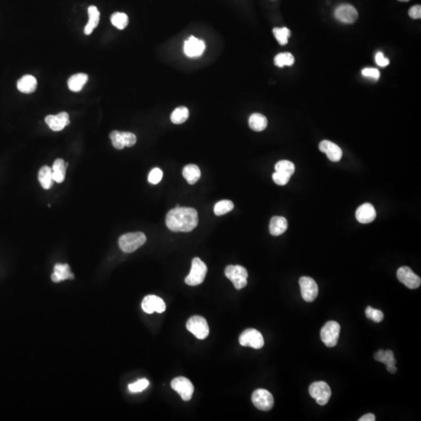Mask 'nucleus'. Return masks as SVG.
Listing matches in <instances>:
<instances>
[{"mask_svg": "<svg viewBox=\"0 0 421 421\" xmlns=\"http://www.w3.org/2000/svg\"><path fill=\"white\" fill-rule=\"evenodd\" d=\"M165 223L171 231H192L198 224V215L192 207H176L166 215Z\"/></svg>", "mask_w": 421, "mask_h": 421, "instance_id": "nucleus-1", "label": "nucleus"}, {"mask_svg": "<svg viewBox=\"0 0 421 421\" xmlns=\"http://www.w3.org/2000/svg\"><path fill=\"white\" fill-rule=\"evenodd\" d=\"M146 240V236L141 232L127 233L119 237V247L124 253H133L145 244Z\"/></svg>", "mask_w": 421, "mask_h": 421, "instance_id": "nucleus-2", "label": "nucleus"}, {"mask_svg": "<svg viewBox=\"0 0 421 421\" xmlns=\"http://www.w3.org/2000/svg\"><path fill=\"white\" fill-rule=\"evenodd\" d=\"M207 272V268L204 262L199 258H194L190 274L185 279L186 284L191 286L200 285L204 282Z\"/></svg>", "mask_w": 421, "mask_h": 421, "instance_id": "nucleus-3", "label": "nucleus"}, {"mask_svg": "<svg viewBox=\"0 0 421 421\" xmlns=\"http://www.w3.org/2000/svg\"><path fill=\"white\" fill-rule=\"evenodd\" d=\"M225 275L233 282L236 289H241L247 285L248 272L240 265H229L225 270Z\"/></svg>", "mask_w": 421, "mask_h": 421, "instance_id": "nucleus-4", "label": "nucleus"}, {"mask_svg": "<svg viewBox=\"0 0 421 421\" xmlns=\"http://www.w3.org/2000/svg\"><path fill=\"white\" fill-rule=\"evenodd\" d=\"M309 393L318 405L324 406L331 398V390L326 382H315L310 386Z\"/></svg>", "mask_w": 421, "mask_h": 421, "instance_id": "nucleus-5", "label": "nucleus"}, {"mask_svg": "<svg viewBox=\"0 0 421 421\" xmlns=\"http://www.w3.org/2000/svg\"><path fill=\"white\" fill-rule=\"evenodd\" d=\"M340 325L336 321H331L324 324L321 330V339L328 347L337 345L340 336Z\"/></svg>", "mask_w": 421, "mask_h": 421, "instance_id": "nucleus-6", "label": "nucleus"}, {"mask_svg": "<svg viewBox=\"0 0 421 421\" xmlns=\"http://www.w3.org/2000/svg\"><path fill=\"white\" fill-rule=\"evenodd\" d=\"M240 344L243 347H251L255 350H259L264 347L265 341L262 333L254 328L246 329L240 335Z\"/></svg>", "mask_w": 421, "mask_h": 421, "instance_id": "nucleus-7", "label": "nucleus"}, {"mask_svg": "<svg viewBox=\"0 0 421 421\" xmlns=\"http://www.w3.org/2000/svg\"><path fill=\"white\" fill-rule=\"evenodd\" d=\"M187 328L198 340H204L209 334V327L207 321L200 316H194L187 323Z\"/></svg>", "mask_w": 421, "mask_h": 421, "instance_id": "nucleus-8", "label": "nucleus"}, {"mask_svg": "<svg viewBox=\"0 0 421 421\" xmlns=\"http://www.w3.org/2000/svg\"><path fill=\"white\" fill-rule=\"evenodd\" d=\"M252 402L255 407L262 411H269L273 408L274 398L266 389H258L253 392Z\"/></svg>", "mask_w": 421, "mask_h": 421, "instance_id": "nucleus-9", "label": "nucleus"}, {"mask_svg": "<svg viewBox=\"0 0 421 421\" xmlns=\"http://www.w3.org/2000/svg\"><path fill=\"white\" fill-rule=\"evenodd\" d=\"M301 295L306 302H313L318 295V284L311 277L303 276L299 280Z\"/></svg>", "mask_w": 421, "mask_h": 421, "instance_id": "nucleus-10", "label": "nucleus"}, {"mask_svg": "<svg viewBox=\"0 0 421 421\" xmlns=\"http://www.w3.org/2000/svg\"><path fill=\"white\" fill-rule=\"evenodd\" d=\"M171 387L178 392L183 400L189 401L192 398L194 391V386L187 377H176L172 381Z\"/></svg>", "mask_w": 421, "mask_h": 421, "instance_id": "nucleus-11", "label": "nucleus"}, {"mask_svg": "<svg viewBox=\"0 0 421 421\" xmlns=\"http://www.w3.org/2000/svg\"><path fill=\"white\" fill-rule=\"evenodd\" d=\"M397 278L399 282L404 284L409 289H417L420 285L421 279L409 267H401L397 271Z\"/></svg>", "mask_w": 421, "mask_h": 421, "instance_id": "nucleus-12", "label": "nucleus"}, {"mask_svg": "<svg viewBox=\"0 0 421 421\" xmlns=\"http://www.w3.org/2000/svg\"><path fill=\"white\" fill-rule=\"evenodd\" d=\"M334 17L344 24H353L358 19L357 9L350 4L339 6L334 11Z\"/></svg>", "mask_w": 421, "mask_h": 421, "instance_id": "nucleus-13", "label": "nucleus"}, {"mask_svg": "<svg viewBox=\"0 0 421 421\" xmlns=\"http://www.w3.org/2000/svg\"><path fill=\"white\" fill-rule=\"evenodd\" d=\"M141 308L147 314H152L154 312H164L166 307L163 300L157 296L148 295L143 300Z\"/></svg>", "mask_w": 421, "mask_h": 421, "instance_id": "nucleus-14", "label": "nucleus"}, {"mask_svg": "<svg viewBox=\"0 0 421 421\" xmlns=\"http://www.w3.org/2000/svg\"><path fill=\"white\" fill-rule=\"evenodd\" d=\"M46 124L53 131H61L70 124V116L66 112H62L56 116L50 115L45 119Z\"/></svg>", "mask_w": 421, "mask_h": 421, "instance_id": "nucleus-15", "label": "nucleus"}, {"mask_svg": "<svg viewBox=\"0 0 421 421\" xmlns=\"http://www.w3.org/2000/svg\"><path fill=\"white\" fill-rule=\"evenodd\" d=\"M205 50V44L194 36H190L184 44V53L189 57H197L202 55Z\"/></svg>", "mask_w": 421, "mask_h": 421, "instance_id": "nucleus-16", "label": "nucleus"}, {"mask_svg": "<svg viewBox=\"0 0 421 421\" xmlns=\"http://www.w3.org/2000/svg\"><path fill=\"white\" fill-rule=\"evenodd\" d=\"M319 149L321 152L326 154L330 161H334V162L340 161L343 156V151L341 148L328 140H324L320 143Z\"/></svg>", "mask_w": 421, "mask_h": 421, "instance_id": "nucleus-17", "label": "nucleus"}, {"mask_svg": "<svg viewBox=\"0 0 421 421\" xmlns=\"http://www.w3.org/2000/svg\"><path fill=\"white\" fill-rule=\"evenodd\" d=\"M376 210L374 206L370 203L362 204L356 210V218L359 223L367 224L374 221L375 219Z\"/></svg>", "mask_w": 421, "mask_h": 421, "instance_id": "nucleus-18", "label": "nucleus"}, {"mask_svg": "<svg viewBox=\"0 0 421 421\" xmlns=\"http://www.w3.org/2000/svg\"><path fill=\"white\" fill-rule=\"evenodd\" d=\"M374 357L377 361L386 364L388 371L392 374H395L397 371V368L396 367L397 361L395 359L394 353L392 350H388L385 351L383 350H379L374 354Z\"/></svg>", "mask_w": 421, "mask_h": 421, "instance_id": "nucleus-19", "label": "nucleus"}, {"mask_svg": "<svg viewBox=\"0 0 421 421\" xmlns=\"http://www.w3.org/2000/svg\"><path fill=\"white\" fill-rule=\"evenodd\" d=\"M51 278L53 282H60L66 279H73L74 275L70 272V266L67 264H56Z\"/></svg>", "mask_w": 421, "mask_h": 421, "instance_id": "nucleus-20", "label": "nucleus"}, {"mask_svg": "<svg viewBox=\"0 0 421 421\" xmlns=\"http://www.w3.org/2000/svg\"><path fill=\"white\" fill-rule=\"evenodd\" d=\"M17 89L24 94H31L37 89V82L34 76L24 75L17 81Z\"/></svg>", "mask_w": 421, "mask_h": 421, "instance_id": "nucleus-21", "label": "nucleus"}, {"mask_svg": "<svg viewBox=\"0 0 421 421\" xmlns=\"http://www.w3.org/2000/svg\"><path fill=\"white\" fill-rule=\"evenodd\" d=\"M288 228V223L285 218L282 216H274L269 225V231L272 236H278L283 234Z\"/></svg>", "mask_w": 421, "mask_h": 421, "instance_id": "nucleus-22", "label": "nucleus"}, {"mask_svg": "<svg viewBox=\"0 0 421 421\" xmlns=\"http://www.w3.org/2000/svg\"><path fill=\"white\" fill-rule=\"evenodd\" d=\"M89 21L87 25L85 26V34L89 35L93 32L94 30L99 25L100 21V12L97 7L95 6H91L89 7Z\"/></svg>", "mask_w": 421, "mask_h": 421, "instance_id": "nucleus-23", "label": "nucleus"}, {"mask_svg": "<svg viewBox=\"0 0 421 421\" xmlns=\"http://www.w3.org/2000/svg\"><path fill=\"white\" fill-rule=\"evenodd\" d=\"M89 76L86 73H79L70 76L68 80V88L73 92H80L87 83Z\"/></svg>", "mask_w": 421, "mask_h": 421, "instance_id": "nucleus-24", "label": "nucleus"}, {"mask_svg": "<svg viewBox=\"0 0 421 421\" xmlns=\"http://www.w3.org/2000/svg\"><path fill=\"white\" fill-rule=\"evenodd\" d=\"M38 180L41 187L46 190H50L53 187L54 184V180L53 178V170L50 167L45 165L41 167L38 174Z\"/></svg>", "mask_w": 421, "mask_h": 421, "instance_id": "nucleus-25", "label": "nucleus"}, {"mask_svg": "<svg viewBox=\"0 0 421 421\" xmlns=\"http://www.w3.org/2000/svg\"><path fill=\"white\" fill-rule=\"evenodd\" d=\"M183 175L190 185H194L200 178V170L194 164L186 165L183 170Z\"/></svg>", "mask_w": 421, "mask_h": 421, "instance_id": "nucleus-26", "label": "nucleus"}, {"mask_svg": "<svg viewBox=\"0 0 421 421\" xmlns=\"http://www.w3.org/2000/svg\"><path fill=\"white\" fill-rule=\"evenodd\" d=\"M249 126L253 131L261 132L268 126V119L262 114H252L249 118Z\"/></svg>", "mask_w": 421, "mask_h": 421, "instance_id": "nucleus-27", "label": "nucleus"}, {"mask_svg": "<svg viewBox=\"0 0 421 421\" xmlns=\"http://www.w3.org/2000/svg\"><path fill=\"white\" fill-rule=\"evenodd\" d=\"M52 170H53V178L54 181L58 184L63 183L65 180V175H66V167L65 161L61 158L56 159L53 163Z\"/></svg>", "mask_w": 421, "mask_h": 421, "instance_id": "nucleus-28", "label": "nucleus"}, {"mask_svg": "<svg viewBox=\"0 0 421 421\" xmlns=\"http://www.w3.org/2000/svg\"><path fill=\"white\" fill-rule=\"evenodd\" d=\"M189 115L190 112L188 109L185 106H180L177 108L172 113L171 121L174 124L184 123L188 119Z\"/></svg>", "mask_w": 421, "mask_h": 421, "instance_id": "nucleus-29", "label": "nucleus"}, {"mask_svg": "<svg viewBox=\"0 0 421 421\" xmlns=\"http://www.w3.org/2000/svg\"><path fill=\"white\" fill-rule=\"evenodd\" d=\"M274 63L278 67L291 66L295 63V58L290 53H279L274 59Z\"/></svg>", "mask_w": 421, "mask_h": 421, "instance_id": "nucleus-30", "label": "nucleus"}, {"mask_svg": "<svg viewBox=\"0 0 421 421\" xmlns=\"http://www.w3.org/2000/svg\"><path fill=\"white\" fill-rule=\"evenodd\" d=\"M111 22L118 29L122 30L128 25L129 19L126 14L116 12L111 16Z\"/></svg>", "mask_w": 421, "mask_h": 421, "instance_id": "nucleus-31", "label": "nucleus"}, {"mask_svg": "<svg viewBox=\"0 0 421 421\" xmlns=\"http://www.w3.org/2000/svg\"><path fill=\"white\" fill-rule=\"evenodd\" d=\"M234 207L233 201L229 200H220L215 205V214L218 216H223L226 213H229Z\"/></svg>", "mask_w": 421, "mask_h": 421, "instance_id": "nucleus-32", "label": "nucleus"}, {"mask_svg": "<svg viewBox=\"0 0 421 421\" xmlns=\"http://www.w3.org/2000/svg\"><path fill=\"white\" fill-rule=\"evenodd\" d=\"M273 34L277 41L281 46H285L288 43V39L291 36V31L287 27H275L273 29Z\"/></svg>", "mask_w": 421, "mask_h": 421, "instance_id": "nucleus-33", "label": "nucleus"}, {"mask_svg": "<svg viewBox=\"0 0 421 421\" xmlns=\"http://www.w3.org/2000/svg\"><path fill=\"white\" fill-rule=\"evenodd\" d=\"M275 170L276 172H281L284 174H289L292 177V174L295 172V165L292 163V161H288V160H282L277 162L275 166Z\"/></svg>", "mask_w": 421, "mask_h": 421, "instance_id": "nucleus-34", "label": "nucleus"}, {"mask_svg": "<svg viewBox=\"0 0 421 421\" xmlns=\"http://www.w3.org/2000/svg\"><path fill=\"white\" fill-rule=\"evenodd\" d=\"M111 141H112V145L114 148L118 150H122L125 148V144H124L123 138H122V133L120 131H114L111 132L109 135Z\"/></svg>", "mask_w": 421, "mask_h": 421, "instance_id": "nucleus-35", "label": "nucleus"}, {"mask_svg": "<svg viewBox=\"0 0 421 421\" xmlns=\"http://www.w3.org/2000/svg\"><path fill=\"white\" fill-rule=\"evenodd\" d=\"M366 316L368 319L373 320L374 322L380 323L384 319V314L379 310L374 309L370 306L366 308Z\"/></svg>", "mask_w": 421, "mask_h": 421, "instance_id": "nucleus-36", "label": "nucleus"}, {"mask_svg": "<svg viewBox=\"0 0 421 421\" xmlns=\"http://www.w3.org/2000/svg\"><path fill=\"white\" fill-rule=\"evenodd\" d=\"M290 177L291 176L289 174H284V173H281V172L275 171V174L272 175L273 181L279 186H284L288 184L289 180H290Z\"/></svg>", "mask_w": 421, "mask_h": 421, "instance_id": "nucleus-37", "label": "nucleus"}, {"mask_svg": "<svg viewBox=\"0 0 421 421\" xmlns=\"http://www.w3.org/2000/svg\"><path fill=\"white\" fill-rule=\"evenodd\" d=\"M149 386V382L147 379H141L133 384L129 385L128 388L131 392H142Z\"/></svg>", "mask_w": 421, "mask_h": 421, "instance_id": "nucleus-38", "label": "nucleus"}, {"mask_svg": "<svg viewBox=\"0 0 421 421\" xmlns=\"http://www.w3.org/2000/svg\"><path fill=\"white\" fill-rule=\"evenodd\" d=\"M162 171L160 169H153L148 176V182L151 184H158L162 179Z\"/></svg>", "mask_w": 421, "mask_h": 421, "instance_id": "nucleus-39", "label": "nucleus"}, {"mask_svg": "<svg viewBox=\"0 0 421 421\" xmlns=\"http://www.w3.org/2000/svg\"><path fill=\"white\" fill-rule=\"evenodd\" d=\"M121 133H122V138H123L125 147L131 148V147L134 146V145L136 144L137 138L136 136H135V135H134L132 133L130 132Z\"/></svg>", "mask_w": 421, "mask_h": 421, "instance_id": "nucleus-40", "label": "nucleus"}, {"mask_svg": "<svg viewBox=\"0 0 421 421\" xmlns=\"http://www.w3.org/2000/svg\"><path fill=\"white\" fill-rule=\"evenodd\" d=\"M362 74L366 77H370L374 80H378L380 77V72L375 68H365L362 70Z\"/></svg>", "mask_w": 421, "mask_h": 421, "instance_id": "nucleus-41", "label": "nucleus"}, {"mask_svg": "<svg viewBox=\"0 0 421 421\" xmlns=\"http://www.w3.org/2000/svg\"><path fill=\"white\" fill-rule=\"evenodd\" d=\"M375 61L376 63L378 66H382V67H385V66H388L389 64V59L386 58L383 53H381V52H379V53L376 54Z\"/></svg>", "mask_w": 421, "mask_h": 421, "instance_id": "nucleus-42", "label": "nucleus"}, {"mask_svg": "<svg viewBox=\"0 0 421 421\" xmlns=\"http://www.w3.org/2000/svg\"><path fill=\"white\" fill-rule=\"evenodd\" d=\"M409 16L411 18L413 19H420L421 18V7L420 5L413 6L411 7L409 11Z\"/></svg>", "mask_w": 421, "mask_h": 421, "instance_id": "nucleus-43", "label": "nucleus"}, {"mask_svg": "<svg viewBox=\"0 0 421 421\" xmlns=\"http://www.w3.org/2000/svg\"><path fill=\"white\" fill-rule=\"evenodd\" d=\"M376 418L373 413H367L363 415L362 417L358 419L359 421H375Z\"/></svg>", "mask_w": 421, "mask_h": 421, "instance_id": "nucleus-44", "label": "nucleus"}, {"mask_svg": "<svg viewBox=\"0 0 421 421\" xmlns=\"http://www.w3.org/2000/svg\"><path fill=\"white\" fill-rule=\"evenodd\" d=\"M398 1H400V2H408L409 0H398Z\"/></svg>", "mask_w": 421, "mask_h": 421, "instance_id": "nucleus-45", "label": "nucleus"}]
</instances>
